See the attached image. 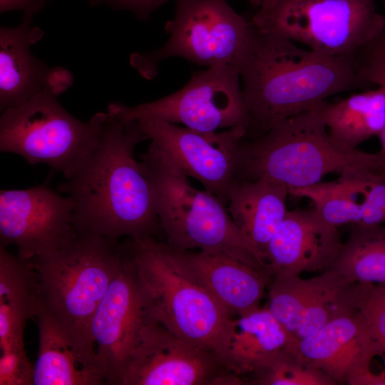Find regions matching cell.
Masks as SVG:
<instances>
[{"label": "cell", "mask_w": 385, "mask_h": 385, "mask_svg": "<svg viewBox=\"0 0 385 385\" xmlns=\"http://www.w3.org/2000/svg\"><path fill=\"white\" fill-rule=\"evenodd\" d=\"M357 309L365 318L385 353V289L382 284L357 283Z\"/></svg>", "instance_id": "29"}, {"label": "cell", "mask_w": 385, "mask_h": 385, "mask_svg": "<svg viewBox=\"0 0 385 385\" xmlns=\"http://www.w3.org/2000/svg\"><path fill=\"white\" fill-rule=\"evenodd\" d=\"M34 372L25 345L1 349L0 385H34Z\"/></svg>", "instance_id": "30"}, {"label": "cell", "mask_w": 385, "mask_h": 385, "mask_svg": "<svg viewBox=\"0 0 385 385\" xmlns=\"http://www.w3.org/2000/svg\"><path fill=\"white\" fill-rule=\"evenodd\" d=\"M296 352L336 384L355 385L371 372V364L384 351L359 310L329 322L292 345Z\"/></svg>", "instance_id": "16"}, {"label": "cell", "mask_w": 385, "mask_h": 385, "mask_svg": "<svg viewBox=\"0 0 385 385\" xmlns=\"http://www.w3.org/2000/svg\"><path fill=\"white\" fill-rule=\"evenodd\" d=\"M215 354L177 337L148 316L123 368L119 385H241Z\"/></svg>", "instance_id": "11"}, {"label": "cell", "mask_w": 385, "mask_h": 385, "mask_svg": "<svg viewBox=\"0 0 385 385\" xmlns=\"http://www.w3.org/2000/svg\"><path fill=\"white\" fill-rule=\"evenodd\" d=\"M173 17L165 31L168 40L160 48L130 56L142 77L154 78L159 64L180 57L199 66L229 64L238 69L250 40L253 25L227 0H175Z\"/></svg>", "instance_id": "9"}, {"label": "cell", "mask_w": 385, "mask_h": 385, "mask_svg": "<svg viewBox=\"0 0 385 385\" xmlns=\"http://www.w3.org/2000/svg\"><path fill=\"white\" fill-rule=\"evenodd\" d=\"M125 245L148 315L226 366L232 315L181 266L167 243L147 236Z\"/></svg>", "instance_id": "3"}, {"label": "cell", "mask_w": 385, "mask_h": 385, "mask_svg": "<svg viewBox=\"0 0 385 385\" xmlns=\"http://www.w3.org/2000/svg\"><path fill=\"white\" fill-rule=\"evenodd\" d=\"M138 121L148 139L168 160L227 204L238 183V155L247 128L200 132L158 118Z\"/></svg>", "instance_id": "12"}, {"label": "cell", "mask_w": 385, "mask_h": 385, "mask_svg": "<svg viewBox=\"0 0 385 385\" xmlns=\"http://www.w3.org/2000/svg\"><path fill=\"white\" fill-rule=\"evenodd\" d=\"M170 0H88L91 6H105L115 10H127L138 19L145 21L160 6Z\"/></svg>", "instance_id": "31"}, {"label": "cell", "mask_w": 385, "mask_h": 385, "mask_svg": "<svg viewBox=\"0 0 385 385\" xmlns=\"http://www.w3.org/2000/svg\"><path fill=\"white\" fill-rule=\"evenodd\" d=\"M381 142V153L385 158V128L382 132L379 135Z\"/></svg>", "instance_id": "34"}, {"label": "cell", "mask_w": 385, "mask_h": 385, "mask_svg": "<svg viewBox=\"0 0 385 385\" xmlns=\"http://www.w3.org/2000/svg\"><path fill=\"white\" fill-rule=\"evenodd\" d=\"M330 268L351 282L385 284V224L354 225Z\"/></svg>", "instance_id": "26"}, {"label": "cell", "mask_w": 385, "mask_h": 385, "mask_svg": "<svg viewBox=\"0 0 385 385\" xmlns=\"http://www.w3.org/2000/svg\"><path fill=\"white\" fill-rule=\"evenodd\" d=\"M288 195L284 185L262 178L238 181L227 204L237 227L265 260L268 244L288 211Z\"/></svg>", "instance_id": "21"}, {"label": "cell", "mask_w": 385, "mask_h": 385, "mask_svg": "<svg viewBox=\"0 0 385 385\" xmlns=\"http://www.w3.org/2000/svg\"><path fill=\"white\" fill-rule=\"evenodd\" d=\"M379 168H385L381 151L370 153L340 145L329 133L317 106L279 122L253 141H242L237 179L269 178L289 190L319 183L329 173Z\"/></svg>", "instance_id": "4"}, {"label": "cell", "mask_w": 385, "mask_h": 385, "mask_svg": "<svg viewBox=\"0 0 385 385\" xmlns=\"http://www.w3.org/2000/svg\"><path fill=\"white\" fill-rule=\"evenodd\" d=\"M297 341L267 307H259L232 319L226 366L240 376L248 375Z\"/></svg>", "instance_id": "23"}, {"label": "cell", "mask_w": 385, "mask_h": 385, "mask_svg": "<svg viewBox=\"0 0 385 385\" xmlns=\"http://www.w3.org/2000/svg\"><path fill=\"white\" fill-rule=\"evenodd\" d=\"M41 306L38 277L31 261L0 245V349L24 346L26 323Z\"/></svg>", "instance_id": "22"}, {"label": "cell", "mask_w": 385, "mask_h": 385, "mask_svg": "<svg viewBox=\"0 0 385 385\" xmlns=\"http://www.w3.org/2000/svg\"><path fill=\"white\" fill-rule=\"evenodd\" d=\"M77 235L73 202L44 185L0 191V245L24 260L58 249Z\"/></svg>", "instance_id": "13"}, {"label": "cell", "mask_w": 385, "mask_h": 385, "mask_svg": "<svg viewBox=\"0 0 385 385\" xmlns=\"http://www.w3.org/2000/svg\"><path fill=\"white\" fill-rule=\"evenodd\" d=\"M384 21L375 0H270L251 23L314 51L353 59Z\"/></svg>", "instance_id": "8"}, {"label": "cell", "mask_w": 385, "mask_h": 385, "mask_svg": "<svg viewBox=\"0 0 385 385\" xmlns=\"http://www.w3.org/2000/svg\"><path fill=\"white\" fill-rule=\"evenodd\" d=\"M253 6L257 7L258 9L263 6L267 4L270 0H246Z\"/></svg>", "instance_id": "33"}, {"label": "cell", "mask_w": 385, "mask_h": 385, "mask_svg": "<svg viewBox=\"0 0 385 385\" xmlns=\"http://www.w3.org/2000/svg\"><path fill=\"white\" fill-rule=\"evenodd\" d=\"M141 160L153 186L167 244L179 250L223 254L267 264L237 227L226 205L206 190L193 187L152 142Z\"/></svg>", "instance_id": "6"}, {"label": "cell", "mask_w": 385, "mask_h": 385, "mask_svg": "<svg viewBox=\"0 0 385 385\" xmlns=\"http://www.w3.org/2000/svg\"><path fill=\"white\" fill-rule=\"evenodd\" d=\"M127 254L125 244L118 240L77 235L63 247L30 260L43 308L96 359L91 322Z\"/></svg>", "instance_id": "5"}, {"label": "cell", "mask_w": 385, "mask_h": 385, "mask_svg": "<svg viewBox=\"0 0 385 385\" xmlns=\"http://www.w3.org/2000/svg\"><path fill=\"white\" fill-rule=\"evenodd\" d=\"M384 24L376 35L365 43L353 57L356 72L366 84H375L385 89V0Z\"/></svg>", "instance_id": "28"}, {"label": "cell", "mask_w": 385, "mask_h": 385, "mask_svg": "<svg viewBox=\"0 0 385 385\" xmlns=\"http://www.w3.org/2000/svg\"><path fill=\"white\" fill-rule=\"evenodd\" d=\"M34 16L24 14L20 24L0 28V110L19 107L48 89L58 96L73 83L72 73L61 66L48 67L31 51L44 31L31 26Z\"/></svg>", "instance_id": "17"}, {"label": "cell", "mask_w": 385, "mask_h": 385, "mask_svg": "<svg viewBox=\"0 0 385 385\" xmlns=\"http://www.w3.org/2000/svg\"><path fill=\"white\" fill-rule=\"evenodd\" d=\"M52 0H0L1 14L11 11H22L24 14L35 17L46 4Z\"/></svg>", "instance_id": "32"}, {"label": "cell", "mask_w": 385, "mask_h": 385, "mask_svg": "<svg viewBox=\"0 0 385 385\" xmlns=\"http://www.w3.org/2000/svg\"><path fill=\"white\" fill-rule=\"evenodd\" d=\"M127 250V256L98 305L91 326L98 364L106 384L110 385H119L127 356L148 316Z\"/></svg>", "instance_id": "15"}, {"label": "cell", "mask_w": 385, "mask_h": 385, "mask_svg": "<svg viewBox=\"0 0 385 385\" xmlns=\"http://www.w3.org/2000/svg\"><path fill=\"white\" fill-rule=\"evenodd\" d=\"M317 109L332 138L355 149L385 128V89L377 87L335 103L325 101Z\"/></svg>", "instance_id": "24"}, {"label": "cell", "mask_w": 385, "mask_h": 385, "mask_svg": "<svg viewBox=\"0 0 385 385\" xmlns=\"http://www.w3.org/2000/svg\"><path fill=\"white\" fill-rule=\"evenodd\" d=\"M240 81L235 66L218 64L195 73L170 95L134 106L113 102L107 113L123 122L158 118L200 132L238 126L247 129L249 116Z\"/></svg>", "instance_id": "10"}, {"label": "cell", "mask_w": 385, "mask_h": 385, "mask_svg": "<svg viewBox=\"0 0 385 385\" xmlns=\"http://www.w3.org/2000/svg\"><path fill=\"white\" fill-rule=\"evenodd\" d=\"M170 247L181 266L231 315L239 316L260 307L272 278L267 265L223 254Z\"/></svg>", "instance_id": "19"}, {"label": "cell", "mask_w": 385, "mask_h": 385, "mask_svg": "<svg viewBox=\"0 0 385 385\" xmlns=\"http://www.w3.org/2000/svg\"><path fill=\"white\" fill-rule=\"evenodd\" d=\"M148 140L138 120L108 114L97 147L58 190L73 202L76 234L113 240L153 236L160 228L153 186L135 146Z\"/></svg>", "instance_id": "1"}, {"label": "cell", "mask_w": 385, "mask_h": 385, "mask_svg": "<svg viewBox=\"0 0 385 385\" xmlns=\"http://www.w3.org/2000/svg\"><path fill=\"white\" fill-rule=\"evenodd\" d=\"M45 89L0 118V150L24 158L29 164L44 163L71 178L97 147L108 118L97 113L78 120Z\"/></svg>", "instance_id": "7"}, {"label": "cell", "mask_w": 385, "mask_h": 385, "mask_svg": "<svg viewBox=\"0 0 385 385\" xmlns=\"http://www.w3.org/2000/svg\"><path fill=\"white\" fill-rule=\"evenodd\" d=\"M34 385L106 384L97 359L83 351L41 306Z\"/></svg>", "instance_id": "20"}, {"label": "cell", "mask_w": 385, "mask_h": 385, "mask_svg": "<svg viewBox=\"0 0 385 385\" xmlns=\"http://www.w3.org/2000/svg\"><path fill=\"white\" fill-rule=\"evenodd\" d=\"M379 169H366L340 175L332 182H319L289 190V194L309 198L320 215L339 226L361 223L368 191Z\"/></svg>", "instance_id": "25"}, {"label": "cell", "mask_w": 385, "mask_h": 385, "mask_svg": "<svg viewBox=\"0 0 385 385\" xmlns=\"http://www.w3.org/2000/svg\"><path fill=\"white\" fill-rule=\"evenodd\" d=\"M238 71L249 116L246 135L256 138L333 95L364 85L353 59L314 51L254 26Z\"/></svg>", "instance_id": "2"}, {"label": "cell", "mask_w": 385, "mask_h": 385, "mask_svg": "<svg viewBox=\"0 0 385 385\" xmlns=\"http://www.w3.org/2000/svg\"><path fill=\"white\" fill-rule=\"evenodd\" d=\"M267 307L297 340L357 310V282L332 268L309 279L272 277Z\"/></svg>", "instance_id": "14"}, {"label": "cell", "mask_w": 385, "mask_h": 385, "mask_svg": "<svg viewBox=\"0 0 385 385\" xmlns=\"http://www.w3.org/2000/svg\"><path fill=\"white\" fill-rule=\"evenodd\" d=\"M290 346L281 350L248 375V384L335 385L322 371L302 359Z\"/></svg>", "instance_id": "27"}, {"label": "cell", "mask_w": 385, "mask_h": 385, "mask_svg": "<svg viewBox=\"0 0 385 385\" xmlns=\"http://www.w3.org/2000/svg\"><path fill=\"white\" fill-rule=\"evenodd\" d=\"M337 227L314 207L287 211L267 247L272 277L322 272L331 267L343 245Z\"/></svg>", "instance_id": "18"}]
</instances>
